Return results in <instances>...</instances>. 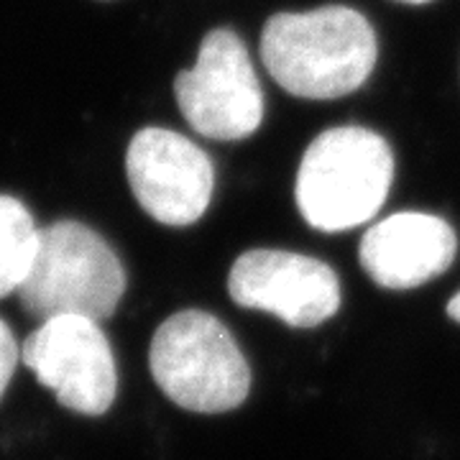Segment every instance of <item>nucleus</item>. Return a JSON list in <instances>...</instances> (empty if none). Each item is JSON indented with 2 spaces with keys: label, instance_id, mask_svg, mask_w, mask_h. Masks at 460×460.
<instances>
[{
  "label": "nucleus",
  "instance_id": "nucleus-10",
  "mask_svg": "<svg viewBox=\"0 0 460 460\" xmlns=\"http://www.w3.org/2000/svg\"><path fill=\"white\" fill-rule=\"evenodd\" d=\"M39 230L21 199L0 195V299L18 295L29 277L39 248Z\"/></svg>",
  "mask_w": 460,
  "mask_h": 460
},
{
  "label": "nucleus",
  "instance_id": "nucleus-3",
  "mask_svg": "<svg viewBox=\"0 0 460 460\" xmlns=\"http://www.w3.org/2000/svg\"><path fill=\"white\" fill-rule=\"evenodd\" d=\"M126 292V269L98 230L77 220H57L39 230L31 271L18 302L36 320L83 314L105 320Z\"/></svg>",
  "mask_w": 460,
  "mask_h": 460
},
{
  "label": "nucleus",
  "instance_id": "nucleus-1",
  "mask_svg": "<svg viewBox=\"0 0 460 460\" xmlns=\"http://www.w3.org/2000/svg\"><path fill=\"white\" fill-rule=\"evenodd\" d=\"M378 44L361 11L325 5L277 13L261 33V62L289 95L332 100L350 95L374 72Z\"/></svg>",
  "mask_w": 460,
  "mask_h": 460
},
{
  "label": "nucleus",
  "instance_id": "nucleus-13",
  "mask_svg": "<svg viewBox=\"0 0 460 460\" xmlns=\"http://www.w3.org/2000/svg\"><path fill=\"white\" fill-rule=\"evenodd\" d=\"M396 3H404V5H425V3H432V0H396Z\"/></svg>",
  "mask_w": 460,
  "mask_h": 460
},
{
  "label": "nucleus",
  "instance_id": "nucleus-6",
  "mask_svg": "<svg viewBox=\"0 0 460 460\" xmlns=\"http://www.w3.org/2000/svg\"><path fill=\"white\" fill-rule=\"evenodd\" d=\"M21 361L66 410L98 417L118 394L113 348L98 320L59 314L44 320L21 345Z\"/></svg>",
  "mask_w": 460,
  "mask_h": 460
},
{
  "label": "nucleus",
  "instance_id": "nucleus-4",
  "mask_svg": "<svg viewBox=\"0 0 460 460\" xmlns=\"http://www.w3.org/2000/svg\"><path fill=\"white\" fill-rule=\"evenodd\" d=\"M148 368L177 407L198 414L235 410L251 389V368L230 330L202 310L166 317L151 338Z\"/></svg>",
  "mask_w": 460,
  "mask_h": 460
},
{
  "label": "nucleus",
  "instance_id": "nucleus-5",
  "mask_svg": "<svg viewBox=\"0 0 460 460\" xmlns=\"http://www.w3.org/2000/svg\"><path fill=\"white\" fill-rule=\"evenodd\" d=\"M174 95L195 133L241 141L259 131L263 93L246 44L230 29H213L199 44L198 62L174 80Z\"/></svg>",
  "mask_w": 460,
  "mask_h": 460
},
{
  "label": "nucleus",
  "instance_id": "nucleus-12",
  "mask_svg": "<svg viewBox=\"0 0 460 460\" xmlns=\"http://www.w3.org/2000/svg\"><path fill=\"white\" fill-rule=\"evenodd\" d=\"M447 314H450V320L460 323V292L447 302Z\"/></svg>",
  "mask_w": 460,
  "mask_h": 460
},
{
  "label": "nucleus",
  "instance_id": "nucleus-11",
  "mask_svg": "<svg viewBox=\"0 0 460 460\" xmlns=\"http://www.w3.org/2000/svg\"><path fill=\"white\" fill-rule=\"evenodd\" d=\"M18 361H21V348L16 343V335L5 320H0V399L16 374Z\"/></svg>",
  "mask_w": 460,
  "mask_h": 460
},
{
  "label": "nucleus",
  "instance_id": "nucleus-7",
  "mask_svg": "<svg viewBox=\"0 0 460 460\" xmlns=\"http://www.w3.org/2000/svg\"><path fill=\"white\" fill-rule=\"evenodd\" d=\"M126 172L133 198L154 220L184 228L205 215L215 190V166L187 136L141 128L128 144Z\"/></svg>",
  "mask_w": 460,
  "mask_h": 460
},
{
  "label": "nucleus",
  "instance_id": "nucleus-2",
  "mask_svg": "<svg viewBox=\"0 0 460 460\" xmlns=\"http://www.w3.org/2000/svg\"><path fill=\"white\" fill-rule=\"evenodd\" d=\"M394 181V154L384 136L363 126H338L307 146L296 172L302 217L323 233L368 223Z\"/></svg>",
  "mask_w": 460,
  "mask_h": 460
},
{
  "label": "nucleus",
  "instance_id": "nucleus-8",
  "mask_svg": "<svg viewBox=\"0 0 460 460\" xmlns=\"http://www.w3.org/2000/svg\"><path fill=\"white\" fill-rule=\"evenodd\" d=\"M228 292L235 305L274 314L289 328H317L341 310L338 274L292 251H246L230 269Z\"/></svg>",
  "mask_w": 460,
  "mask_h": 460
},
{
  "label": "nucleus",
  "instance_id": "nucleus-9",
  "mask_svg": "<svg viewBox=\"0 0 460 460\" xmlns=\"http://www.w3.org/2000/svg\"><path fill=\"white\" fill-rule=\"evenodd\" d=\"M458 253L450 223L429 213H394L366 230L358 259L384 289H414L445 274Z\"/></svg>",
  "mask_w": 460,
  "mask_h": 460
}]
</instances>
